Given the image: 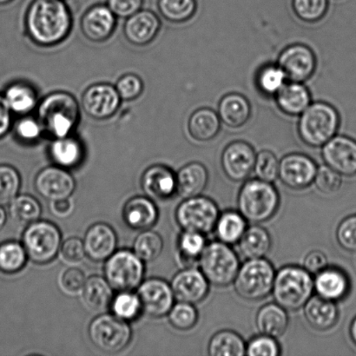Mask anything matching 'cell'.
<instances>
[{"label": "cell", "mask_w": 356, "mask_h": 356, "mask_svg": "<svg viewBox=\"0 0 356 356\" xmlns=\"http://www.w3.org/2000/svg\"><path fill=\"white\" fill-rule=\"evenodd\" d=\"M145 264L134 251H115L104 264V278L113 291H134L144 280Z\"/></svg>", "instance_id": "obj_9"}, {"label": "cell", "mask_w": 356, "mask_h": 356, "mask_svg": "<svg viewBox=\"0 0 356 356\" xmlns=\"http://www.w3.org/2000/svg\"><path fill=\"white\" fill-rule=\"evenodd\" d=\"M220 120L230 128H240L249 121L251 106L245 97L229 93L223 97L218 106Z\"/></svg>", "instance_id": "obj_30"}, {"label": "cell", "mask_w": 356, "mask_h": 356, "mask_svg": "<svg viewBox=\"0 0 356 356\" xmlns=\"http://www.w3.org/2000/svg\"><path fill=\"white\" fill-rule=\"evenodd\" d=\"M287 310L277 305L270 302L258 310L256 316V325L260 334L277 338L284 336L289 327Z\"/></svg>", "instance_id": "obj_32"}, {"label": "cell", "mask_w": 356, "mask_h": 356, "mask_svg": "<svg viewBox=\"0 0 356 356\" xmlns=\"http://www.w3.org/2000/svg\"><path fill=\"white\" fill-rule=\"evenodd\" d=\"M17 137L26 143L36 142L43 134L44 129L38 118L24 117L17 122L15 127Z\"/></svg>", "instance_id": "obj_53"}, {"label": "cell", "mask_w": 356, "mask_h": 356, "mask_svg": "<svg viewBox=\"0 0 356 356\" xmlns=\"http://www.w3.org/2000/svg\"><path fill=\"white\" fill-rule=\"evenodd\" d=\"M123 218L125 225L131 229L143 232L155 225L159 219V209L152 199L137 195L124 204Z\"/></svg>", "instance_id": "obj_25"}, {"label": "cell", "mask_w": 356, "mask_h": 356, "mask_svg": "<svg viewBox=\"0 0 356 356\" xmlns=\"http://www.w3.org/2000/svg\"><path fill=\"white\" fill-rule=\"evenodd\" d=\"M74 202L71 197L51 201L50 204L51 212L59 219L69 218L74 211Z\"/></svg>", "instance_id": "obj_58"}, {"label": "cell", "mask_w": 356, "mask_h": 356, "mask_svg": "<svg viewBox=\"0 0 356 356\" xmlns=\"http://www.w3.org/2000/svg\"><path fill=\"white\" fill-rule=\"evenodd\" d=\"M81 294L83 302L94 312H103L110 307L113 298V289L106 279L93 275L86 279Z\"/></svg>", "instance_id": "obj_35"}, {"label": "cell", "mask_w": 356, "mask_h": 356, "mask_svg": "<svg viewBox=\"0 0 356 356\" xmlns=\"http://www.w3.org/2000/svg\"><path fill=\"white\" fill-rule=\"evenodd\" d=\"M89 337L97 350L106 354H117L130 343L132 331L130 325L113 314H103L92 321Z\"/></svg>", "instance_id": "obj_10"}, {"label": "cell", "mask_w": 356, "mask_h": 356, "mask_svg": "<svg viewBox=\"0 0 356 356\" xmlns=\"http://www.w3.org/2000/svg\"><path fill=\"white\" fill-rule=\"evenodd\" d=\"M117 17L107 5L90 7L83 14L80 27L87 40L95 43L106 41L116 28Z\"/></svg>", "instance_id": "obj_20"}, {"label": "cell", "mask_w": 356, "mask_h": 356, "mask_svg": "<svg viewBox=\"0 0 356 356\" xmlns=\"http://www.w3.org/2000/svg\"><path fill=\"white\" fill-rule=\"evenodd\" d=\"M317 190L323 194L336 193L343 186V176L330 166L322 165L317 168L315 179H314Z\"/></svg>", "instance_id": "obj_49"}, {"label": "cell", "mask_w": 356, "mask_h": 356, "mask_svg": "<svg viewBox=\"0 0 356 356\" xmlns=\"http://www.w3.org/2000/svg\"><path fill=\"white\" fill-rule=\"evenodd\" d=\"M316 170V163L309 156L292 153L281 160L278 178L286 187L302 191L314 184Z\"/></svg>", "instance_id": "obj_16"}, {"label": "cell", "mask_w": 356, "mask_h": 356, "mask_svg": "<svg viewBox=\"0 0 356 356\" xmlns=\"http://www.w3.org/2000/svg\"><path fill=\"white\" fill-rule=\"evenodd\" d=\"M115 87L122 100L132 101L141 95L144 90V83L138 76L130 73L121 76Z\"/></svg>", "instance_id": "obj_52"}, {"label": "cell", "mask_w": 356, "mask_h": 356, "mask_svg": "<svg viewBox=\"0 0 356 356\" xmlns=\"http://www.w3.org/2000/svg\"><path fill=\"white\" fill-rule=\"evenodd\" d=\"M158 5L161 15L177 24L190 20L197 10L195 0H159Z\"/></svg>", "instance_id": "obj_42"}, {"label": "cell", "mask_w": 356, "mask_h": 356, "mask_svg": "<svg viewBox=\"0 0 356 356\" xmlns=\"http://www.w3.org/2000/svg\"><path fill=\"white\" fill-rule=\"evenodd\" d=\"M111 309L114 316L125 322L137 319L142 312L141 303L137 293L120 291L113 296L111 302Z\"/></svg>", "instance_id": "obj_43"}, {"label": "cell", "mask_w": 356, "mask_h": 356, "mask_svg": "<svg viewBox=\"0 0 356 356\" xmlns=\"http://www.w3.org/2000/svg\"><path fill=\"white\" fill-rule=\"evenodd\" d=\"M10 215L15 221L30 225L40 219L42 207L40 202L31 195H17L10 204Z\"/></svg>", "instance_id": "obj_40"}, {"label": "cell", "mask_w": 356, "mask_h": 356, "mask_svg": "<svg viewBox=\"0 0 356 356\" xmlns=\"http://www.w3.org/2000/svg\"><path fill=\"white\" fill-rule=\"evenodd\" d=\"M49 154L55 165L66 170L79 166L85 156L81 142L72 135L54 138L49 148Z\"/></svg>", "instance_id": "obj_29"}, {"label": "cell", "mask_w": 356, "mask_h": 356, "mask_svg": "<svg viewBox=\"0 0 356 356\" xmlns=\"http://www.w3.org/2000/svg\"><path fill=\"white\" fill-rule=\"evenodd\" d=\"M121 101L116 87L100 83L86 90L82 97V106L89 117L96 120H106L116 114Z\"/></svg>", "instance_id": "obj_13"}, {"label": "cell", "mask_w": 356, "mask_h": 356, "mask_svg": "<svg viewBox=\"0 0 356 356\" xmlns=\"http://www.w3.org/2000/svg\"><path fill=\"white\" fill-rule=\"evenodd\" d=\"M28 257L22 243L8 241L0 244V270L6 274H15L22 270Z\"/></svg>", "instance_id": "obj_39"}, {"label": "cell", "mask_w": 356, "mask_h": 356, "mask_svg": "<svg viewBox=\"0 0 356 356\" xmlns=\"http://www.w3.org/2000/svg\"><path fill=\"white\" fill-rule=\"evenodd\" d=\"M237 246L241 256L245 260L264 258L272 248L270 234L263 226L251 225L248 227Z\"/></svg>", "instance_id": "obj_31"}, {"label": "cell", "mask_w": 356, "mask_h": 356, "mask_svg": "<svg viewBox=\"0 0 356 356\" xmlns=\"http://www.w3.org/2000/svg\"><path fill=\"white\" fill-rule=\"evenodd\" d=\"M221 120L216 111L209 108H202L191 115L188 123V130L195 140L207 142L219 134Z\"/></svg>", "instance_id": "obj_33"}, {"label": "cell", "mask_w": 356, "mask_h": 356, "mask_svg": "<svg viewBox=\"0 0 356 356\" xmlns=\"http://www.w3.org/2000/svg\"><path fill=\"white\" fill-rule=\"evenodd\" d=\"M79 118L78 101L68 92H52L38 104V120L44 131L54 138L71 135Z\"/></svg>", "instance_id": "obj_2"}, {"label": "cell", "mask_w": 356, "mask_h": 356, "mask_svg": "<svg viewBox=\"0 0 356 356\" xmlns=\"http://www.w3.org/2000/svg\"><path fill=\"white\" fill-rule=\"evenodd\" d=\"M12 127V111L7 106L5 97L0 95V138L8 134Z\"/></svg>", "instance_id": "obj_59"}, {"label": "cell", "mask_w": 356, "mask_h": 356, "mask_svg": "<svg viewBox=\"0 0 356 356\" xmlns=\"http://www.w3.org/2000/svg\"><path fill=\"white\" fill-rule=\"evenodd\" d=\"M257 154L252 146L244 141L230 143L223 149L221 165L229 180L243 181L254 172Z\"/></svg>", "instance_id": "obj_17"}, {"label": "cell", "mask_w": 356, "mask_h": 356, "mask_svg": "<svg viewBox=\"0 0 356 356\" xmlns=\"http://www.w3.org/2000/svg\"><path fill=\"white\" fill-rule=\"evenodd\" d=\"M325 165L343 177L356 175V140L346 136H334L323 146Z\"/></svg>", "instance_id": "obj_18"}, {"label": "cell", "mask_w": 356, "mask_h": 356, "mask_svg": "<svg viewBox=\"0 0 356 356\" xmlns=\"http://www.w3.org/2000/svg\"><path fill=\"white\" fill-rule=\"evenodd\" d=\"M350 334L351 340L353 341V343L356 345V316L350 324Z\"/></svg>", "instance_id": "obj_61"}, {"label": "cell", "mask_w": 356, "mask_h": 356, "mask_svg": "<svg viewBox=\"0 0 356 356\" xmlns=\"http://www.w3.org/2000/svg\"><path fill=\"white\" fill-rule=\"evenodd\" d=\"M206 245L207 240L204 234L183 230L177 241L178 257L181 264L185 268L194 267L198 264Z\"/></svg>", "instance_id": "obj_38"}, {"label": "cell", "mask_w": 356, "mask_h": 356, "mask_svg": "<svg viewBox=\"0 0 356 356\" xmlns=\"http://www.w3.org/2000/svg\"><path fill=\"white\" fill-rule=\"evenodd\" d=\"M198 265L209 284L219 288L232 284L241 266L232 246L218 240L207 243Z\"/></svg>", "instance_id": "obj_6"}, {"label": "cell", "mask_w": 356, "mask_h": 356, "mask_svg": "<svg viewBox=\"0 0 356 356\" xmlns=\"http://www.w3.org/2000/svg\"><path fill=\"white\" fill-rule=\"evenodd\" d=\"M137 295L142 312L154 318L166 316L175 305L172 286L163 279L149 278L143 281L137 289Z\"/></svg>", "instance_id": "obj_12"}, {"label": "cell", "mask_w": 356, "mask_h": 356, "mask_svg": "<svg viewBox=\"0 0 356 356\" xmlns=\"http://www.w3.org/2000/svg\"><path fill=\"white\" fill-rule=\"evenodd\" d=\"M86 282L85 274L76 268H70L66 270L60 279L63 291L69 295H79V293H82Z\"/></svg>", "instance_id": "obj_55"}, {"label": "cell", "mask_w": 356, "mask_h": 356, "mask_svg": "<svg viewBox=\"0 0 356 356\" xmlns=\"http://www.w3.org/2000/svg\"><path fill=\"white\" fill-rule=\"evenodd\" d=\"M285 73L280 66L275 65H264L257 75V85L261 92L265 95H275L286 83Z\"/></svg>", "instance_id": "obj_44"}, {"label": "cell", "mask_w": 356, "mask_h": 356, "mask_svg": "<svg viewBox=\"0 0 356 356\" xmlns=\"http://www.w3.org/2000/svg\"><path fill=\"white\" fill-rule=\"evenodd\" d=\"M280 195L272 183L254 178L246 181L237 195V208L253 225L270 221L280 207Z\"/></svg>", "instance_id": "obj_3"}, {"label": "cell", "mask_w": 356, "mask_h": 356, "mask_svg": "<svg viewBox=\"0 0 356 356\" xmlns=\"http://www.w3.org/2000/svg\"><path fill=\"white\" fill-rule=\"evenodd\" d=\"M34 186L42 197L51 202L71 197L76 181L68 170L54 165L42 169L37 174Z\"/></svg>", "instance_id": "obj_15"}, {"label": "cell", "mask_w": 356, "mask_h": 356, "mask_svg": "<svg viewBox=\"0 0 356 356\" xmlns=\"http://www.w3.org/2000/svg\"><path fill=\"white\" fill-rule=\"evenodd\" d=\"M163 249V241L159 233L151 229L143 230L139 234L134 243V252L144 261H149L158 259L162 254Z\"/></svg>", "instance_id": "obj_41"}, {"label": "cell", "mask_w": 356, "mask_h": 356, "mask_svg": "<svg viewBox=\"0 0 356 356\" xmlns=\"http://www.w3.org/2000/svg\"><path fill=\"white\" fill-rule=\"evenodd\" d=\"M170 286L177 302L195 305L207 298L211 284L200 268L188 267L174 275Z\"/></svg>", "instance_id": "obj_19"}, {"label": "cell", "mask_w": 356, "mask_h": 356, "mask_svg": "<svg viewBox=\"0 0 356 356\" xmlns=\"http://www.w3.org/2000/svg\"><path fill=\"white\" fill-rule=\"evenodd\" d=\"M6 221V212L5 211V209L2 207V205H0V230H2L3 227H5Z\"/></svg>", "instance_id": "obj_60"}, {"label": "cell", "mask_w": 356, "mask_h": 356, "mask_svg": "<svg viewBox=\"0 0 356 356\" xmlns=\"http://www.w3.org/2000/svg\"><path fill=\"white\" fill-rule=\"evenodd\" d=\"M278 65L292 82L303 83L312 78L316 69V58L305 44L289 45L278 58Z\"/></svg>", "instance_id": "obj_14"}, {"label": "cell", "mask_w": 356, "mask_h": 356, "mask_svg": "<svg viewBox=\"0 0 356 356\" xmlns=\"http://www.w3.org/2000/svg\"><path fill=\"white\" fill-rule=\"evenodd\" d=\"M305 316L310 326L318 331H327L337 325L339 309L337 302L315 295L307 302Z\"/></svg>", "instance_id": "obj_26"}, {"label": "cell", "mask_w": 356, "mask_h": 356, "mask_svg": "<svg viewBox=\"0 0 356 356\" xmlns=\"http://www.w3.org/2000/svg\"><path fill=\"white\" fill-rule=\"evenodd\" d=\"M279 166L280 161L273 152L263 151L257 155L254 172L258 179L273 184L279 176Z\"/></svg>", "instance_id": "obj_48"}, {"label": "cell", "mask_w": 356, "mask_h": 356, "mask_svg": "<svg viewBox=\"0 0 356 356\" xmlns=\"http://www.w3.org/2000/svg\"><path fill=\"white\" fill-rule=\"evenodd\" d=\"M350 277L340 268L327 266L314 277L316 294L329 301H343L350 294Z\"/></svg>", "instance_id": "obj_23"}, {"label": "cell", "mask_w": 356, "mask_h": 356, "mask_svg": "<svg viewBox=\"0 0 356 356\" xmlns=\"http://www.w3.org/2000/svg\"><path fill=\"white\" fill-rule=\"evenodd\" d=\"M141 185L146 197L153 201L167 200L177 193L176 174L165 165H153L143 174Z\"/></svg>", "instance_id": "obj_22"}, {"label": "cell", "mask_w": 356, "mask_h": 356, "mask_svg": "<svg viewBox=\"0 0 356 356\" xmlns=\"http://www.w3.org/2000/svg\"><path fill=\"white\" fill-rule=\"evenodd\" d=\"M144 0H107V6L116 17L128 19L140 10Z\"/></svg>", "instance_id": "obj_56"}, {"label": "cell", "mask_w": 356, "mask_h": 356, "mask_svg": "<svg viewBox=\"0 0 356 356\" xmlns=\"http://www.w3.org/2000/svg\"><path fill=\"white\" fill-rule=\"evenodd\" d=\"M177 193L184 198L202 195L209 183V172L201 163L193 162L181 167L176 174Z\"/></svg>", "instance_id": "obj_27"}, {"label": "cell", "mask_w": 356, "mask_h": 356, "mask_svg": "<svg viewBox=\"0 0 356 356\" xmlns=\"http://www.w3.org/2000/svg\"><path fill=\"white\" fill-rule=\"evenodd\" d=\"M340 116L336 108L324 102L310 104L300 115L298 134L310 147H323L337 135Z\"/></svg>", "instance_id": "obj_5"}, {"label": "cell", "mask_w": 356, "mask_h": 356, "mask_svg": "<svg viewBox=\"0 0 356 356\" xmlns=\"http://www.w3.org/2000/svg\"><path fill=\"white\" fill-rule=\"evenodd\" d=\"M26 27L28 36L35 44L54 47L71 33V10L63 0H34L27 10Z\"/></svg>", "instance_id": "obj_1"}, {"label": "cell", "mask_w": 356, "mask_h": 356, "mask_svg": "<svg viewBox=\"0 0 356 356\" xmlns=\"http://www.w3.org/2000/svg\"><path fill=\"white\" fill-rule=\"evenodd\" d=\"M160 28L161 23L154 13L140 10L128 17L124 24V33L131 44L144 47L155 40Z\"/></svg>", "instance_id": "obj_24"}, {"label": "cell", "mask_w": 356, "mask_h": 356, "mask_svg": "<svg viewBox=\"0 0 356 356\" xmlns=\"http://www.w3.org/2000/svg\"><path fill=\"white\" fill-rule=\"evenodd\" d=\"M327 6V0H293L296 15L307 23L318 22L325 16Z\"/></svg>", "instance_id": "obj_47"}, {"label": "cell", "mask_w": 356, "mask_h": 356, "mask_svg": "<svg viewBox=\"0 0 356 356\" xmlns=\"http://www.w3.org/2000/svg\"><path fill=\"white\" fill-rule=\"evenodd\" d=\"M83 242L90 260L106 261L117 250L118 236L109 225L97 222L87 230Z\"/></svg>", "instance_id": "obj_21"}, {"label": "cell", "mask_w": 356, "mask_h": 356, "mask_svg": "<svg viewBox=\"0 0 356 356\" xmlns=\"http://www.w3.org/2000/svg\"><path fill=\"white\" fill-rule=\"evenodd\" d=\"M315 293L314 277L305 268L287 265L275 273L271 294L287 312L303 308Z\"/></svg>", "instance_id": "obj_4"}, {"label": "cell", "mask_w": 356, "mask_h": 356, "mask_svg": "<svg viewBox=\"0 0 356 356\" xmlns=\"http://www.w3.org/2000/svg\"><path fill=\"white\" fill-rule=\"evenodd\" d=\"M246 345L235 331L221 330L209 341L208 353L211 356H243L246 355Z\"/></svg>", "instance_id": "obj_37"}, {"label": "cell", "mask_w": 356, "mask_h": 356, "mask_svg": "<svg viewBox=\"0 0 356 356\" xmlns=\"http://www.w3.org/2000/svg\"><path fill=\"white\" fill-rule=\"evenodd\" d=\"M279 109L289 116H300L312 104L309 90L302 83H285L275 94Z\"/></svg>", "instance_id": "obj_28"}, {"label": "cell", "mask_w": 356, "mask_h": 356, "mask_svg": "<svg viewBox=\"0 0 356 356\" xmlns=\"http://www.w3.org/2000/svg\"><path fill=\"white\" fill-rule=\"evenodd\" d=\"M275 273L273 264L265 257L246 260L237 272L234 288L246 301H261L271 294Z\"/></svg>", "instance_id": "obj_7"}, {"label": "cell", "mask_w": 356, "mask_h": 356, "mask_svg": "<svg viewBox=\"0 0 356 356\" xmlns=\"http://www.w3.org/2000/svg\"><path fill=\"white\" fill-rule=\"evenodd\" d=\"M329 266V261L325 254L321 250H313L309 252L303 261V268L312 275L319 273L320 271Z\"/></svg>", "instance_id": "obj_57"}, {"label": "cell", "mask_w": 356, "mask_h": 356, "mask_svg": "<svg viewBox=\"0 0 356 356\" xmlns=\"http://www.w3.org/2000/svg\"><path fill=\"white\" fill-rule=\"evenodd\" d=\"M337 240L339 245L348 252H356V214L347 216L338 225Z\"/></svg>", "instance_id": "obj_51"}, {"label": "cell", "mask_w": 356, "mask_h": 356, "mask_svg": "<svg viewBox=\"0 0 356 356\" xmlns=\"http://www.w3.org/2000/svg\"><path fill=\"white\" fill-rule=\"evenodd\" d=\"M281 355V346L277 338L260 334L252 338L246 345V355L278 356Z\"/></svg>", "instance_id": "obj_50"}, {"label": "cell", "mask_w": 356, "mask_h": 356, "mask_svg": "<svg viewBox=\"0 0 356 356\" xmlns=\"http://www.w3.org/2000/svg\"><path fill=\"white\" fill-rule=\"evenodd\" d=\"M60 253L63 260L70 264L81 263L86 257L83 240L78 237H70L61 244Z\"/></svg>", "instance_id": "obj_54"}, {"label": "cell", "mask_w": 356, "mask_h": 356, "mask_svg": "<svg viewBox=\"0 0 356 356\" xmlns=\"http://www.w3.org/2000/svg\"><path fill=\"white\" fill-rule=\"evenodd\" d=\"M21 177L13 166L0 165V205L10 204L19 195Z\"/></svg>", "instance_id": "obj_46"}, {"label": "cell", "mask_w": 356, "mask_h": 356, "mask_svg": "<svg viewBox=\"0 0 356 356\" xmlns=\"http://www.w3.org/2000/svg\"><path fill=\"white\" fill-rule=\"evenodd\" d=\"M7 106L13 113L29 114L38 106L36 90L29 83L17 82L7 87L3 94Z\"/></svg>", "instance_id": "obj_36"}, {"label": "cell", "mask_w": 356, "mask_h": 356, "mask_svg": "<svg viewBox=\"0 0 356 356\" xmlns=\"http://www.w3.org/2000/svg\"><path fill=\"white\" fill-rule=\"evenodd\" d=\"M22 244L28 259L36 264H47L60 251L61 232L54 223L38 220L24 229Z\"/></svg>", "instance_id": "obj_8"}, {"label": "cell", "mask_w": 356, "mask_h": 356, "mask_svg": "<svg viewBox=\"0 0 356 356\" xmlns=\"http://www.w3.org/2000/svg\"><path fill=\"white\" fill-rule=\"evenodd\" d=\"M167 316L170 325L180 331L193 329L198 321V312L195 305L184 302L175 303Z\"/></svg>", "instance_id": "obj_45"}, {"label": "cell", "mask_w": 356, "mask_h": 356, "mask_svg": "<svg viewBox=\"0 0 356 356\" xmlns=\"http://www.w3.org/2000/svg\"><path fill=\"white\" fill-rule=\"evenodd\" d=\"M13 1V0H0V6L6 5V3H9Z\"/></svg>", "instance_id": "obj_62"}, {"label": "cell", "mask_w": 356, "mask_h": 356, "mask_svg": "<svg viewBox=\"0 0 356 356\" xmlns=\"http://www.w3.org/2000/svg\"><path fill=\"white\" fill-rule=\"evenodd\" d=\"M220 215L218 204L211 198L199 195L184 198L176 209V221L186 232L208 235L214 232Z\"/></svg>", "instance_id": "obj_11"}, {"label": "cell", "mask_w": 356, "mask_h": 356, "mask_svg": "<svg viewBox=\"0 0 356 356\" xmlns=\"http://www.w3.org/2000/svg\"><path fill=\"white\" fill-rule=\"evenodd\" d=\"M248 222L238 211L220 213L214 229L216 238L230 246L235 245L246 232Z\"/></svg>", "instance_id": "obj_34"}]
</instances>
